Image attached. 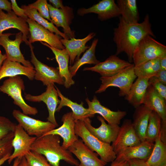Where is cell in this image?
<instances>
[{
  "mask_svg": "<svg viewBox=\"0 0 166 166\" xmlns=\"http://www.w3.org/2000/svg\"><path fill=\"white\" fill-rule=\"evenodd\" d=\"M151 26L148 14L142 22L134 24L128 23L120 17L117 27L113 29V40L117 46L115 55L124 52L128 62H132L133 53L141 41L148 35L155 38Z\"/></svg>",
  "mask_w": 166,
  "mask_h": 166,
  "instance_id": "6da1fadb",
  "label": "cell"
},
{
  "mask_svg": "<svg viewBox=\"0 0 166 166\" xmlns=\"http://www.w3.org/2000/svg\"><path fill=\"white\" fill-rule=\"evenodd\" d=\"M61 137L56 135L47 134L37 138L32 144L30 151L44 156L53 166H60L63 160L72 165L78 166L79 163L68 149L60 145Z\"/></svg>",
  "mask_w": 166,
  "mask_h": 166,
  "instance_id": "7a4b0ae2",
  "label": "cell"
},
{
  "mask_svg": "<svg viewBox=\"0 0 166 166\" xmlns=\"http://www.w3.org/2000/svg\"><path fill=\"white\" fill-rule=\"evenodd\" d=\"M75 131L76 134L88 148L95 152L102 161L107 164L115 159L116 155L111 145L101 141L91 134L85 127L84 121L75 122Z\"/></svg>",
  "mask_w": 166,
  "mask_h": 166,
  "instance_id": "3957f363",
  "label": "cell"
},
{
  "mask_svg": "<svg viewBox=\"0 0 166 166\" xmlns=\"http://www.w3.org/2000/svg\"><path fill=\"white\" fill-rule=\"evenodd\" d=\"M166 56V46L148 35L141 41L134 50L132 62L136 66L146 61Z\"/></svg>",
  "mask_w": 166,
  "mask_h": 166,
  "instance_id": "277c9868",
  "label": "cell"
},
{
  "mask_svg": "<svg viewBox=\"0 0 166 166\" xmlns=\"http://www.w3.org/2000/svg\"><path fill=\"white\" fill-rule=\"evenodd\" d=\"M132 64L116 74L109 77H100L101 84L95 93H101L110 87L119 89V95L125 97L128 93L132 85L137 78Z\"/></svg>",
  "mask_w": 166,
  "mask_h": 166,
  "instance_id": "5b68a950",
  "label": "cell"
},
{
  "mask_svg": "<svg viewBox=\"0 0 166 166\" xmlns=\"http://www.w3.org/2000/svg\"><path fill=\"white\" fill-rule=\"evenodd\" d=\"M25 89L23 81L19 76L9 77L0 86V91L10 96L13 100L14 104L20 107L23 113L35 115L38 112L36 108L27 104L22 96V91Z\"/></svg>",
  "mask_w": 166,
  "mask_h": 166,
  "instance_id": "8992f818",
  "label": "cell"
},
{
  "mask_svg": "<svg viewBox=\"0 0 166 166\" xmlns=\"http://www.w3.org/2000/svg\"><path fill=\"white\" fill-rule=\"evenodd\" d=\"M12 115L18 124L29 135L35 136L37 138L45 135L56 127L48 121H43L33 118L19 110H14Z\"/></svg>",
  "mask_w": 166,
  "mask_h": 166,
  "instance_id": "52a82bcc",
  "label": "cell"
},
{
  "mask_svg": "<svg viewBox=\"0 0 166 166\" xmlns=\"http://www.w3.org/2000/svg\"><path fill=\"white\" fill-rule=\"evenodd\" d=\"M31 52V62L35 68L34 79L41 81L44 85L57 83L64 84V80L60 75L58 68L48 66L38 60L36 57L31 43H29Z\"/></svg>",
  "mask_w": 166,
  "mask_h": 166,
  "instance_id": "ba28073f",
  "label": "cell"
},
{
  "mask_svg": "<svg viewBox=\"0 0 166 166\" xmlns=\"http://www.w3.org/2000/svg\"><path fill=\"white\" fill-rule=\"evenodd\" d=\"M26 21L29 27V43L44 42L57 49L65 48L61 42L60 36L54 34L31 19L28 18Z\"/></svg>",
  "mask_w": 166,
  "mask_h": 166,
  "instance_id": "9c48e42d",
  "label": "cell"
},
{
  "mask_svg": "<svg viewBox=\"0 0 166 166\" xmlns=\"http://www.w3.org/2000/svg\"><path fill=\"white\" fill-rule=\"evenodd\" d=\"M12 34L10 33L3 34L0 36V45L5 49L7 59L22 63L23 65L34 68L32 63L25 59L20 49V46L23 41L22 34L20 32L16 34L15 39L10 40L9 37Z\"/></svg>",
  "mask_w": 166,
  "mask_h": 166,
  "instance_id": "30bf717a",
  "label": "cell"
},
{
  "mask_svg": "<svg viewBox=\"0 0 166 166\" xmlns=\"http://www.w3.org/2000/svg\"><path fill=\"white\" fill-rule=\"evenodd\" d=\"M141 142L134 130L131 120L125 119L111 146L117 155L124 149L139 145Z\"/></svg>",
  "mask_w": 166,
  "mask_h": 166,
  "instance_id": "8fae6325",
  "label": "cell"
},
{
  "mask_svg": "<svg viewBox=\"0 0 166 166\" xmlns=\"http://www.w3.org/2000/svg\"><path fill=\"white\" fill-rule=\"evenodd\" d=\"M58 96L57 90L53 84L47 86L45 91L41 95L34 96L25 93V99L26 100L36 102L43 101L45 104L49 112V116L47 118L48 121L56 127L58 124L55 118V113L60 102Z\"/></svg>",
  "mask_w": 166,
  "mask_h": 166,
  "instance_id": "7c38bea8",
  "label": "cell"
},
{
  "mask_svg": "<svg viewBox=\"0 0 166 166\" xmlns=\"http://www.w3.org/2000/svg\"><path fill=\"white\" fill-rule=\"evenodd\" d=\"M14 135L12 143L14 152L7 160L9 164L16 158L21 159L25 157L30 151L31 146L37 138L29 135L19 124L16 126Z\"/></svg>",
  "mask_w": 166,
  "mask_h": 166,
  "instance_id": "4fadbf2b",
  "label": "cell"
},
{
  "mask_svg": "<svg viewBox=\"0 0 166 166\" xmlns=\"http://www.w3.org/2000/svg\"><path fill=\"white\" fill-rule=\"evenodd\" d=\"M132 64L120 58L116 55L109 56L105 61L92 67H85L84 71H91L99 73L102 77L113 76Z\"/></svg>",
  "mask_w": 166,
  "mask_h": 166,
  "instance_id": "5bb4252c",
  "label": "cell"
},
{
  "mask_svg": "<svg viewBox=\"0 0 166 166\" xmlns=\"http://www.w3.org/2000/svg\"><path fill=\"white\" fill-rule=\"evenodd\" d=\"M68 150L79 160L78 166H105L107 163L98 157L96 152L91 150L81 139H78Z\"/></svg>",
  "mask_w": 166,
  "mask_h": 166,
  "instance_id": "9a60e30c",
  "label": "cell"
},
{
  "mask_svg": "<svg viewBox=\"0 0 166 166\" xmlns=\"http://www.w3.org/2000/svg\"><path fill=\"white\" fill-rule=\"evenodd\" d=\"M97 118L101 123L99 127H93L89 118L87 117L84 120L85 127L91 134L101 141L109 144L113 142L117 137L120 127L118 125L107 124L101 116H97Z\"/></svg>",
  "mask_w": 166,
  "mask_h": 166,
  "instance_id": "2e32d148",
  "label": "cell"
},
{
  "mask_svg": "<svg viewBox=\"0 0 166 166\" xmlns=\"http://www.w3.org/2000/svg\"><path fill=\"white\" fill-rule=\"evenodd\" d=\"M89 13L98 15V18L101 21L120 16L119 8L114 0H102L88 8H81L77 11V14L83 16Z\"/></svg>",
  "mask_w": 166,
  "mask_h": 166,
  "instance_id": "e0dca14e",
  "label": "cell"
},
{
  "mask_svg": "<svg viewBox=\"0 0 166 166\" xmlns=\"http://www.w3.org/2000/svg\"><path fill=\"white\" fill-rule=\"evenodd\" d=\"M61 121L63 123L60 127L52 130L45 135L53 134L59 136L63 140L61 146L64 149H68L78 139V137L75 132V121L73 118L72 112L64 114L62 117Z\"/></svg>",
  "mask_w": 166,
  "mask_h": 166,
  "instance_id": "ac0fdd59",
  "label": "cell"
},
{
  "mask_svg": "<svg viewBox=\"0 0 166 166\" xmlns=\"http://www.w3.org/2000/svg\"><path fill=\"white\" fill-rule=\"evenodd\" d=\"M48 6L51 22L56 27H62L64 33L69 39L74 38V32L71 30L69 26L74 18L73 9L67 6L63 9H57L49 4H48Z\"/></svg>",
  "mask_w": 166,
  "mask_h": 166,
  "instance_id": "d6986e66",
  "label": "cell"
},
{
  "mask_svg": "<svg viewBox=\"0 0 166 166\" xmlns=\"http://www.w3.org/2000/svg\"><path fill=\"white\" fill-rule=\"evenodd\" d=\"M11 28L17 29L22 34L23 41L27 45L29 34V27L26 20L18 17L12 11L5 13L0 10V36L5 30Z\"/></svg>",
  "mask_w": 166,
  "mask_h": 166,
  "instance_id": "ffe728a7",
  "label": "cell"
},
{
  "mask_svg": "<svg viewBox=\"0 0 166 166\" xmlns=\"http://www.w3.org/2000/svg\"><path fill=\"white\" fill-rule=\"evenodd\" d=\"M85 101L88 106V109L92 115L94 116L96 113L100 114L110 124L119 125L121 120L127 114L125 111L118 110L114 111L102 105L95 96L91 101L88 98L86 99Z\"/></svg>",
  "mask_w": 166,
  "mask_h": 166,
  "instance_id": "44dd1931",
  "label": "cell"
},
{
  "mask_svg": "<svg viewBox=\"0 0 166 166\" xmlns=\"http://www.w3.org/2000/svg\"><path fill=\"white\" fill-rule=\"evenodd\" d=\"M154 143L145 140L139 145L128 147L116 155L113 161L119 162L134 159L146 160L152 151Z\"/></svg>",
  "mask_w": 166,
  "mask_h": 166,
  "instance_id": "7402d4cb",
  "label": "cell"
},
{
  "mask_svg": "<svg viewBox=\"0 0 166 166\" xmlns=\"http://www.w3.org/2000/svg\"><path fill=\"white\" fill-rule=\"evenodd\" d=\"M166 101L153 86L149 85L146 90L142 103V104L159 115L162 120L161 126L164 127H166Z\"/></svg>",
  "mask_w": 166,
  "mask_h": 166,
  "instance_id": "603a6c76",
  "label": "cell"
},
{
  "mask_svg": "<svg viewBox=\"0 0 166 166\" xmlns=\"http://www.w3.org/2000/svg\"><path fill=\"white\" fill-rule=\"evenodd\" d=\"M96 33H89L85 37L82 39H76L74 38L70 40L61 38L60 41L67 51L69 57L70 66L80 58L81 54L88 49L89 46L86 43L95 36Z\"/></svg>",
  "mask_w": 166,
  "mask_h": 166,
  "instance_id": "cb8c5ba5",
  "label": "cell"
},
{
  "mask_svg": "<svg viewBox=\"0 0 166 166\" xmlns=\"http://www.w3.org/2000/svg\"><path fill=\"white\" fill-rule=\"evenodd\" d=\"M152 111L148 107L142 104L135 108L133 115V126L141 142L145 140V133L149 117Z\"/></svg>",
  "mask_w": 166,
  "mask_h": 166,
  "instance_id": "d4e9b609",
  "label": "cell"
},
{
  "mask_svg": "<svg viewBox=\"0 0 166 166\" xmlns=\"http://www.w3.org/2000/svg\"><path fill=\"white\" fill-rule=\"evenodd\" d=\"M44 45L49 48L54 54L56 61L59 65V73L64 80V85L66 88H69L74 84L69 69V57L68 53L65 48L59 49L52 47L47 44L41 42Z\"/></svg>",
  "mask_w": 166,
  "mask_h": 166,
  "instance_id": "484cf974",
  "label": "cell"
},
{
  "mask_svg": "<svg viewBox=\"0 0 166 166\" xmlns=\"http://www.w3.org/2000/svg\"><path fill=\"white\" fill-rule=\"evenodd\" d=\"M35 70L34 68L22 65L19 62L6 59L0 70V81L6 77H12L19 75L26 76L31 81L34 79Z\"/></svg>",
  "mask_w": 166,
  "mask_h": 166,
  "instance_id": "4316f807",
  "label": "cell"
},
{
  "mask_svg": "<svg viewBox=\"0 0 166 166\" xmlns=\"http://www.w3.org/2000/svg\"><path fill=\"white\" fill-rule=\"evenodd\" d=\"M149 79L137 77L124 97L125 99L135 108L142 104L146 90L149 85Z\"/></svg>",
  "mask_w": 166,
  "mask_h": 166,
  "instance_id": "83f0119b",
  "label": "cell"
},
{
  "mask_svg": "<svg viewBox=\"0 0 166 166\" xmlns=\"http://www.w3.org/2000/svg\"><path fill=\"white\" fill-rule=\"evenodd\" d=\"M55 87L58 96L61 99L56 111L59 112L64 106L69 107L72 110V116L75 122L78 120L84 121L86 118H91L94 117V116L91 114L90 111L88 108H85L83 106V102L78 104L76 102L72 101L65 97L59 89L56 86Z\"/></svg>",
  "mask_w": 166,
  "mask_h": 166,
  "instance_id": "f1b7e54d",
  "label": "cell"
},
{
  "mask_svg": "<svg viewBox=\"0 0 166 166\" xmlns=\"http://www.w3.org/2000/svg\"><path fill=\"white\" fill-rule=\"evenodd\" d=\"M117 3L121 17L124 22L129 24L138 23L140 16L136 0H117Z\"/></svg>",
  "mask_w": 166,
  "mask_h": 166,
  "instance_id": "f546056e",
  "label": "cell"
},
{
  "mask_svg": "<svg viewBox=\"0 0 166 166\" xmlns=\"http://www.w3.org/2000/svg\"><path fill=\"white\" fill-rule=\"evenodd\" d=\"M98 41V39H94L91 45L86 50L82 57L76 61L72 65L69 66V69L72 77L76 75L79 68L83 65L87 64L96 65L100 62L97 59L95 55Z\"/></svg>",
  "mask_w": 166,
  "mask_h": 166,
  "instance_id": "4dcf8cb0",
  "label": "cell"
},
{
  "mask_svg": "<svg viewBox=\"0 0 166 166\" xmlns=\"http://www.w3.org/2000/svg\"><path fill=\"white\" fill-rule=\"evenodd\" d=\"M152 152L146 160L148 166H161L166 164V144L161 140L160 135L156 139Z\"/></svg>",
  "mask_w": 166,
  "mask_h": 166,
  "instance_id": "1f68e13d",
  "label": "cell"
},
{
  "mask_svg": "<svg viewBox=\"0 0 166 166\" xmlns=\"http://www.w3.org/2000/svg\"><path fill=\"white\" fill-rule=\"evenodd\" d=\"M21 8L24 10L28 18L34 20L51 32L62 37L64 39H69L65 34L60 31L53 23L42 17L36 9L25 5H22Z\"/></svg>",
  "mask_w": 166,
  "mask_h": 166,
  "instance_id": "d6a6232c",
  "label": "cell"
},
{
  "mask_svg": "<svg viewBox=\"0 0 166 166\" xmlns=\"http://www.w3.org/2000/svg\"><path fill=\"white\" fill-rule=\"evenodd\" d=\"M160 59L150 60L134 66V71L137 77L149 79L156 76L160 70Z\"/></svg>",
  "mask_w": 166,
  "mask_h": 166,
  "instance_id": "836d02e7",
  "label": "cell"
},
{
  "mask_svg": "<svg viewBox=\"0 0 166 166\" xmlns=\"http://www.w3.org/2000/svg\"><path fill=\"white\" fill-rule=\"evenodd\" d=\"M161 121L159 115L152 111L149 116L146 132L145 141L154 143L156 139L160 134Z\"/></svg>",
  "mask_w": 166,
  "mask_h": 166,
  "instance_id": "e575fe53",
  "label": "cell"
},
{
  "mask_svg": "<svg viewBox=\"0 0 166 166\" xmlns=\"http://www.w3.org/2000/svg\"><path fill=\"white\" fill-rule=\"evenodd\" d=\"M25 157L31 166H53L44 156L35 152L30 151Z\"/></svg>",
  "mask_w": 166,
  "mask_h": 166,
  "instance_id": "d590c367",
  "label": "cell"
},
{
  "mask_svg": "<svg viewBox=\"0 0 166 166\" xmlns=\"http://www.w3.org/2000/svg\"><path fill=\"white\" fill-rule=\"evenodd\" d=\"M16 124L9 119L0 116V140L14 133Z\"/></svg>",
  "mask_w": 166,
  "mask_h": 166,
  "instance_id": "8d00e7d4",
  "label": "cell"
},
{
  "mask_svg": "<svg viewBox=\"0 0 166 166\" xmlns=\"http://www.w3.org/2000/svg\"><path fill=\"white\" fill-rule=\"evenodd\" d=\"M48 4L46 0H38L28 6L30 7L36 9L42 17L51 22Z\"/></svg>",
  "mask_w": 166,
  "mask_h": 166,
  "instance_id": "74e56055",
  "label": "cell"
},
{
  "mask_svg": "<svg viewBox=\"0 0 166 166\" xmlns=\"http://www.w3.org/2000/svg\"><path fill=\"white\" fill-rule=\"evenodd\" d=\"M14 133L0 140V159L12 153L13 147L12 144Z\"/></svg>",
  "mask_w": 166,
  "mask_h": 166,
  "instance_id": "f35d334b",
  "label": "cell"
},
{
  "mask_svg": "<svg viewBox=\"0 0 166 166\" xmlns=\"http://www.w3.org/2000/svg\"><path fill=\"white\" fill-rule=\"evenodd\" d=\"M149 85L153 86L158 93L166 101V85L161 83L155 77L149 79Z\"/></svg>",
  "mask_w": 166,
  "mask_h": 166,
  "instance_id": "ab89813d",
  "label": "cell"
},
{
  "mask_svg": "<svg viewBox=\"0 0 166 166\" xmlns=\"http://www.w3.org/2000/svg\"><path fill=\"white\" fill-rule=\"evenodd\" d=\"M10 1L12 10L15 14L18 17L26 20L28 17L25 14L24 10L18 5L16 0H11Z\"/></svg>",
  "mask_w": 166,
  "mask_h": 166,
  "instance_id": "60d3db41",
  "label": "cell"
},
{
  "mask_svg": "<svg viewBox=\"0 0 166 166\" xmlns=\"http://www.w3.org/2000/svg\"><path fill=\"white\" fill-rule=\"evenodd\" d=\"M0 10H5L7 13L12 11L11 2L7 0H0Z\"/></svg>",
  "mask_w": 166,
  "mask_h": 166,
  "instance_id": "b9f144b4",
  "label": "cell"
},
{
  "mask_svg": "<svg viewBox=\"0 0 166 166\" xmlns=\"http://www.w3.org/2000/svg\"><path fill=\"white\" fill-rule=\"evenodd\" d=\"M145 160L137 159H132L128 160L130 166H148Z\"/></svg>",
  "mask_w": 166,
  "mask_h": 166,
  "instance_id": "7bdbcfd3",
  "label": "cell"
},
{
  "mask_svg": "<svg viewBox=\"0 0 166 166\" xmlns=\"http://www.w3.org/2000/svg\"><path fill=\"white\" fill-rule=\"evenodd\" d=\"M155 77L161 83L166 85V70H160Z\"/></svg>",
  "mask_w": 166,
  "mask_h": 166,
  "instance_id": "ee69618b",
  "label": "cell"
},
{
  "mask_svg": "<svg viewBox=\"0 0 166 166\" xmlns=\"http://www.w3.org/2000/svg\"><path fill=\"white\" fill-rule=\"evenodd\" d=\"M49 1L52 4L51 5L55 8L63 9L65 7L63 5L62 0H49Z\"/></svg>",
  "mask_w": 166,
  "mask_h": 166,
  "instance_id": "f6af8a7d",
  "label": "cell"
},
{
  "mask_svg": "<svg viewBox=\"0 0 166 166\" xmlns=\"http://www.w3.org/2000/svg\"><path fill=\"white\" fill-rule=\"evenodd\" d=\"M110 166H130L128 160H126L124 161L116 162L113 161L111 164Z\"/></svg>",
  "mask_w": 166,
  "mask_h": 166,
  "instance_id": "bcb514c9",
  "label": "cell"
},
{
  "mask_svg": "<svg viewBox=\"0 0 166 166\" xmlns=\"http://www.w3.org/2000/svg\"><path fill=\"white\" fill-rule=\"evenodd\" d=\"M16 166H31L27 162L25 157L20 159L19 163Z\"/></svg>",
  "mask_w": 166,
  "mask_h": 166,
  "instance_id": "7dc6e473",
  "label": "cell"
},
{
  "mask_svg": "<svg viewBox=\"0 0 166 166\" xmlns=\"http://www.w3.org/2000/svg\"><path fill=\"white\" fill-rule=\"evenodd\" d=\"M160 70H166V56L160 59Z\"/></svg>",
  "mask_w": 166,
  "mask_h": 166,
  "instance_id": "c3c4849f",
  "label": "cell"
},
{
  "mask_svg": "<svg viewBox=\"0 0 166 166\" xmlns=\"http://www.w3.org/2000/svg\"><path fill=\"white\" fill-rule=\"evenodd\" d=\"M7 59V57L6 54H2L0 50V70L4 61Z\"/></svg>",
  "mask_w": 166,
  "mask_h": 166,
  "instance_id": "681fc988",
  "label": "cell"
},
{
  "mask_svg": "<svg viewBox=\"0 0 166 166\" xmlns=\"http://www.w3.org/2000/svg\"><path fill=\"white\" fill-rule=\"evenodd\" d=\"M10 155H8L0 159V166L3 164L6 161L9 159Z\"/></svg>",
  "mask_w": 166,
  "mask_h": 166,
  "instance_id": "f907efd6",
  "label": "cell"
},
{
  "mask_svg": "<svg viewBox=\"0 0 166 166\" xmlns=\"http://www.w3.org/2000/svg\"><path fill=\"white\" fill-rule=\"evenodd\" d=\"M20 159L16 158L14 160L13 164L12 166H16L20 162Z\"/></svg>",
  "mask_w": 166,
  "mask_h": 166,
  "instance_id": "816d5d0a",
  "label": "cell"
},
{
  "mask_svg": "<svg viewBox=\"0 0 166 166\" xmlns=\"http://www.w3.org/2000/svg\"><path fill=\"white\" fill-rule=\"evenodd\" d=\"M161 166H166V164H164V165H162Z\"/></svg>",
  "mask_w": 166,
  "mask_h": 166,
  "instance_id": "f5cc1de1",
  "label": "cell"
}]
</instances>
